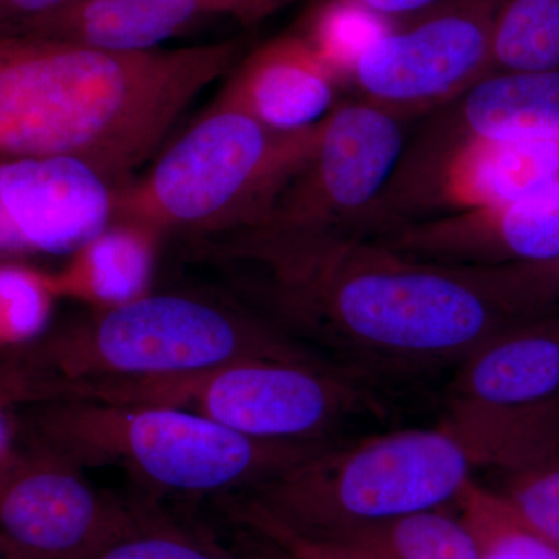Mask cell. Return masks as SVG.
<instances>
[{"instance_id":"cell-24","label":"cell","mask_w":559,"mask_h":559,"mask_svg":"<svg viewBox=\"0 0 559 559\" xmlns=\"http://www.w3.org/2000/svg\"><path fill=\"white\" fill-rule=\"evenodd\" d=\"M496 492L524 527L559 550V451L498 471Z\"/></svg>"},{"instance_id":"cell-11","label":"cell","mask_w":559,"mask_h":559,"mask_svg":"<svg viewBox=\"0 0 559 559\" xmlns=\"http://www.w3.org/2000/svg\"><path fill=\"white\" fill-rule=\"evenodd\" d=\"M499 0H441L393 27L360 55L349 80L401 117L440 108L491 73V35Z\"/></svg>"},{"instance_id":"cell-16","label":"cell","mask_w":559,"mask_h":559,"mask_svg":"<svg viewBox=\"0 0 559 559\" xmlns=\"http://www.w3.org/2000/svg\"><path fill=\"white\" fill-rule=\"evenodd\" d=\"M212 14L202 0H76L60 13L2 36L146 51L156 50Z\"/></svg>"},{"instance_id":"cell-15","label":"cell","mask_w":559,"mask_h":559,"mask_svg":"<svg viewBox=\"0 0 559 559\" xmlns=\"http://www.w3.org/2000/svg\"><path fill=\"white\" fill-rule=\"evenodd\" d=\"M340 84L304 36H278L238 62L215 103L245 110L271 130L297 132L333 112Z\"/></svg>"},{"instance_id":"cell-10","label":"cell","mask_w":559,"mask_h":559,"mask_svg":"<svg viewBox=\"0 0 559 559\" xmlns=\"http://www.w3.org/2000/svg\"><path fill=\"white\" fill-rule=\"evenodd\" d=\"M148 506L98 491L83 466L20 441L0 460V555L84 559L134 528Z\"/></svg>"},{"instance_id":"cell-21","label":"cell","mask_w":559,"mask_h":559,"mask_svg":"<svg viewBox=\"0 0 559 559\" xmlns=\"http://www.w3.org/2000/svg\"><path fill=\"white\" fill-rule=\"evenodd\" d=\"M84 559H252L226 547L205 530L171 520L150 502L142 521L119 539Z\"/></svg>"},{"instance_id":"cell-30","label":"cell","mask_w":559,"mask_h":559,"mask_svg":"<svg viewBox=\"0 0 559 559\" xmlns=\"http://www.w3.org/2000/svg\"><path fill=\"white\" fill-rule=\"evenodd\" d=\"M356 5L378 16L390 17L407 16V14H421L439 5L441 0H349Z\"/></svg>"},{"instance_id":"cell-2","label":"cell","mask_w":559,"mask_h":559,"mask_svg":"<svg viewBox=\"0 0 559 559\" xmlns=\"http://www.w3.org/2000/svg\"><path fill=\"white\" fill-rule=\"evenodd\" d=\"M240 40L114 51L2 36L0 153L75 157L114 187L151 159L173 123L240 60Z\"/></svg>"},{"instance_id":"cell-1","label":"cell","mask_w":559,"mask_h":559,"mask_svg":"<svg viewBox=\"0 0 559 559\" xmlns=\"http://www.w3.org/2000/svg\"><path fill=\"white\" fill-rule=\"evenodd\" d=\"M238 260L259 267L245 290L260 314L382 392L454 370L520 320L473 267L414 259L355 231L277 238Z\"/></svg>"},{"instance_id":"cell-23","label":"cell","mask_w":559,"mask_h":559,"mask_svg":"<svg viewBox=\"0 0 559 559\" xmlns=\"http://www.w3.org/2000/svg\"><path fill=\"white\" fill-rule=\"evenodd\" d=\"M392 28L389 20L349 0H326L312 11L301 36L342 81L349 80L360 55Z\"/></svg>"},{"instance_id":"cell-27","label":"cell","mask_w":559,"mask_h":559,"mask_svg":"<svg viewBox=\"0 0 559 559\" xmlns=\"http://www.w3.org/2000/svg\"><path fill=\"white\" fill-rule=\"evenodd\" d=\"M223 509L231 524L252 530L272 544L285 559H371L337 540L288 527L246 496L227 499Z\"/></svg>"},{"instance_id":"cell-6","label":"cell","mask_w":559,"mask_h":559,"mask_svg":"<svg viewBox=\"0 0 559 559\" xmlns=\"http://www.w3.org/2000/svg\"><path fill=\"white\" fill-rule=\"evenodd\" d=\"M58 400L176 407L255 440L329 443L358 418L389 415L382 390L336 364L245 359L189 374L97 382L58 390Z\"/></svg>"},{"instance_id":"cell-4","label":"cell","mask_w":559,"mask_h":559,"mask_svg":"<svg viewBox=\"0 0 559 559\" xmlns=\"http://www.w3.org/2000/svg\"><path fill=\"white\" fill-rule=\"evenodd\" d=\"M20 407H25L16 414L21 443L57 452L83 468L120 466L153 500L250 492L333 443L250 439L176 407L87 400Z\"/></svg>"},{"instance_id":"cell-7","label":"cell","mask_w":559,"mask_h":559,"mask_svg":"<svg viewBox=\"0 0 559 559\" xmlns=\"http://www.w3.org/2000/svg\"><path fill=\"white\" fill-rule=\"evenodd\" d=\"M314 128L274 131L245 110L213 102L146 173L117 187L114 221L197 242L226 234L299 159Z\"/></svg>"},{"instance_id":"cell-22","label":"cell","mask_w":559,"mask_h":559,"mask_svg":"<svg viewBox=\"0 0 559 559\" xmlns=\"http://www.w3.org/2000/svg\"><path fill=\"white\" fill-rule=\"evenodd\" d=\"M454 509L473 530L481 559H559V550L524 527L498 492L476 477Z\"/></svg>"},{"instance_id":"cell-9","label":"cell","mask_w":559,"mask_h":559,"mask_svg":"<svg viewBox=\"0 0 559 559\" xmlns=\"http://www.w3.org/2000/svg\"><path fill=\"white\" fill-rule=\"evenodd\" d=\"M441 425L479 469L559 451V318L516 320L451 371Z\"/></svg>"},{"instance_id":"cell-5","label":"cell","mask_w":559,"mask_h":559,"mask_svg":"<svg viewBox=\"0 0 559 559\" xmlns=\"http://www.w3.org/2000/svg\"><path fill=\"white\" fill-rule=\"evenodd\" d=\"M476 471L465 444L439 421L333 441L242 496L289 527L333 536L452 507Z\"/></svg>"},{"instance_id":"cell-29","label":"cell","mask_w":559,"mask_h":559,"mask_svg":"<svg viewBox=\"0 0 559 559\" xmlns=\"http://www.w3.org/2000/svg\"><path fill=\"white\" fill-rule=\"evenodd\" d=\"M213 14H227L250 25L263 21L289 0H202Z\"/></svg>"},{"instance_id":"cell-12","label":"cell","mask_w":559,"mask_h":559,"mask_svg":"<svg viewBox=\"0 0 559 559\" xmlns=\"http://www.w3.org/2000/svg\"><path fill=\"white\" fill-rule=\"evenodd\" d=\"M418 159L404 157L381 198L370 234L401 226L414 209L440 216L511 204L559 179V143L447 135Z\"/></svg>"},{"instance_id":"cell-28","label":"cell","mask_w":559,"mask_h":559,"mask_svg":"<svg viewBox=\"0 0 559 559\" xmlns=\"http://www.w3.org/2000/svg\"><path fill=\"white\" fill-rule=\"evenodd\" d=\"M76 0H0L2 35L60 13Z\"/></svg>"},{"instance_id":"cell-18","label":"cell","mask_w":559,"mask_h":559,"mask_svg":"<svg viewBox=\"0 0 559 559\" xmlns=\"http://www.w3.org/2000/svg\"><path fill=\"white\" fill-rule=\"evenodd\" d=\"M160 238L150 227L114 221L70 257L60 274H50L55 293L94 305L95 310L145 296Z\"/></svg>"},{"instance_id":"cell-14","label":"cell","mask_w":559,"mask_h":559,"mask_svg":"<svg viewBox=\"0 0 559 559\" xmlns=\"http://www.w3.org/2000/svg\"><path fill=\"white\" fill-rule=\"evenodd\" d=\"M378 240L414 259L459 267L543 263L559 257V179L511 204L414 221Z\"/></svg>"},{"instance_id":"cell-8","label":"cell","mask_w":559,"mask_h":559,"mask_svg":"<svg viewBox=\"0 0 559 559\" xmlns=\"http://www.w3.org/2000/svg\"><path fill=\"white\" fill-rule=\"evenodd\" d=\"M404 117L367 100L336 106L316 124L307 150L240 226L198 250L231 261L242 250L277 238L330 231L366 235L374 210L399 170Z\"/></svg>"},{"instance_id":"cell-25","label":"cell","mask_w":559,"mask_h":559,"mask_svg":"<svg viewBox=\"0 0 559 559\" xmlns=\"http://www.w3.org/2000/svg\"><path fill=\"white\" fill-rule=\"evenodd\" d=\"M50 274L5 261L0 270V342L3 349L38 340L57 299Z\"/></svg>"},{"instance_id":"cell-17","label":"cell","mask_w":559,"mask_h":559,"mask_svg":"<svg viewBox=\"0 0 559 559\" xmlns=\"http://www.w3.org/2000/svg\"><path fill=\"white\" fill-rule=\"evenodd\" d=\"M454 103L447 135L559 143V70L489 73Z\"/></svg>"},{"instance_id":"cell-26","label":"cell","mask_w":559,"mask_h":559,"mask_svg":"<svg viewBox=\"0 0 559 559\" xmlns=\"http://www.w3.org/2000/svg\"><path fill=\"white\" fill-rule=\"evenodd\" d=\"M516 319L559 318V257L543 263L473 267Z\"/></svg>"},{"instance_id":"cell-13","label":"cell","mask_w":559,"mask_h":559,"mask_svg":"<svg viewBox=\"0 0 559 559\" xmlns=\"http://www.w3.org/2000/svg\"><path fill=\"white\" fill-rule=\"evenodd\" d=\"M114 198L110 180L75 157L2 159V252L75 255L112 224Z\"/></svg>"},{"instance_id":"cell-31","label":"cell","mask_w":559,"mask_h":559,"mask_svg":"<svg viewBox=\"0 0 559 559\" xmlns=\"http://www.w3.org/2000/svg\"><path fill=\"white\" fill-rule=\"evenodd\" d=\"M261 559H285L274 546L266 544L263 551H261Z\"/></svg>"},{"instance_id":"cell-19","label":"cell","mask_w":559,"mask_h":559,"mask_svg":"<svg viewBox=\"0 0 559 559\" xmlns=\"http://www.w3.org/2000/svg\"><path fill=\"white\" fill-rule=\"evenodd\" d=\"M320 538L337 540L371 559H481L473 530L454 506Z\"/></svg>"},{"instance_id":"cell-3","label":"cell","mask_w":559,"mask_h":559,"mask_svg":"<svg viewBox=\"0 0 559 559\" xmlns=\"http://www.w3.org/2000/svg\"><path fill=\"white\" fill-rule=\"evenodd\" d=\"M245 359L331 362L270 319L197 294H145L7 349L2 404L97 382L189 377Z\"/></svg>"},{"instance_id":"cell-20","label":"cell","mask_w":559,"mask_h":559,"mask_svg":"<svg viewBox=\"0 0 559 559\" xmlns=\"http://www.w3.org/2000/svg\"><path fill=\"white\" fill-rule=\"evenodd\" d=\"M559 70V0H499L491 73Z\"/></svg>"}]
</instances>
